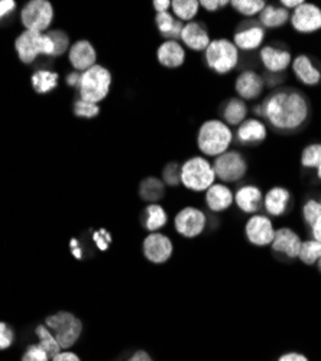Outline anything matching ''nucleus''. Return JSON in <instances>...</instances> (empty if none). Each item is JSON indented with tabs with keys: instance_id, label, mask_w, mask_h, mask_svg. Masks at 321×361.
I'll use <instances>...</instances> for the list:
<instances>
[{
	"instance_id": "31",
	"label": "nucleus",
	"mask_w": 321,
	"mask_h": 361,
	"mask_svg": "<svg viewBox=\"0 0 321 361\" xmlns=\"http://www.w3.org/2000/svg\"><path fill=\"white\" fill-rule=\"evenodd\" d=\"M168 223V216L165 209L159 204H150L145 208V219H143V227L148 231L157 233L162 227H165Z\"/></svg>"
},
{
	"instance_id": "15",
	"label": "nucleus",
	"mask_w": 321,
	"mask_h": 361,
	"mask_svg": "<svg viewBox=\"0 0 321 361\" xmlns=\"http://www.w3.org/2000/svg\"><path fill=\"white\" fill-rule=\"evenodd\" d=\"M301 245H303V240L294 230L282 227L275 230L271 247L275 253L282 255L288 259H298Z\"/></svg>"
},
{
	"instance_id": "34",
	"label": "nucleus",
	"mask_w": 321,
	"mask_h": 361,
	"mask_svg": "<svg viewBox=\"0 0 321 361\" xmlns=\"http://www.w3.org/2000/svg\"><path fill=\"white\" fill-rule=\"evenodd\" d=\"M301 165L307 169H315L318 179H321V143H311L303 149Z\"/></svg>"
},
{
	"instance_id": "14",
	"label": "nucleus",
	"mask_w": 321,
	"mask_h": 361,
	"mask_svg": "<svg viewBox=\"0 0 321 361\" xmlns=\"http://www.w3.org/2000/svg\"><path fill=\"white\" fill-rule=\"evenodd\" d=\"M260 63L269 74L279 75L293 64V55L288 49H282L274 45H265L259 51Z\"/></svg>"
},
{
	"instance_id": "32",
	"label": "nucleus",
	"mask_w": 321,
	"mask_h": 361,
	"mask_svg": "<svg viewBox=\"0 0 321 361\" xmlns=\"http://www.w3.org/2000/svg\"><path fill=\"white\" fill-rule=\"evenodd\" d=\"M172 13L181 22H193L200 9V2L197 0H174L171 2Z\"/></svg>"
},
{
	"instance_id": "27",
	"label": "nucleus",
	"mask_w": 321,
	"mask_h": 361,
	"mask_svg": "<svg viewBox=\"0 0 321 361\" xmlns=\"http://www.w3.org/2000/svg\"><path fill=\"white\" fill-rule=\"evenodd\" d=\"M155 23H157L159 34L166 41H177V39L181 38L184 23L181 20H178L175 16H172L169 12L157 13Z\"/></svg>"
},
{
	"instance_id": "49",
	"label": "nucleus",
	"mask_w": 321,
	"mask_h": 361,
	"mask_svg": "<svg viewBox=\"0 0 321 361\" xmlns=\"http://www.w3.org/2000/svg\"><path fill=\"white\" fill-rule=\"evenodd\" d=\"M154 5V8H155V11H157V13H164V12H168V9L171 8V2L169 0H155V2L152 4Z\"/></svg>"
},
{
	"instance_id": "10",
	"label": "nucleus",
	"mask_w": 321,
	"mask_h": 361,
	"mask_svg": "<svg viewBox=\"0 0 321 361\" xmlns=\"http://www.w3.org/2000/svg\"><path fill=\"white\" fill-rule=\"evenodd\" d=\"M291 26L298 34H314L321 29V9L314 4L304 2L293 11L289 18Z\"/></svg>"
},
{
	"instance_id": "44",
	"label": "nucleus",
	"mask_w": 321,
	"mask_h": 361,
	"mask_svg": "<svg viewBox=\"0 0 321 361\" xmlns=\"http://www.w3.org/2000/svg\"><path fill=\"white\" fill-rule=\"evenodd\" d=\"M93 238H95V242L97 243V246H99L100 250H106L107 246H109V243L111 242V237H110V234H109L106 230L96 231L95 235H93Z\"/></svg>"
},
{
	"instance_id": "40",
	"label": "nucleus",
	"mask_w": 321,
	"mask_h": 361,
	"mask_svg": "<svg viewBox=\"0 0 321 361\" xmlns=\"http://www.w3.org/2000/svg\"><path fill=\"white\" fill-rule=\"evenodd\" d=\"M100 113V107L99 104L95 103H89L84 102L81 99H78L74 104V114L77 117H83V118H93L96 116H99Z\"/></svg>"
},
{
	"instance_id": "50",
	"label": "nucleus",
	"mask_w": 321,
	"mask_h": 361,
	"mask_svg": "<svg viewBox=\"0 0 321 361\" xmlns=\"http://www.w3.org/2000/svg\"><path fill=\"white\" fill-rule=\"evenodd\" d=\"M281 6L282 8H285L286 11H289V9H297L300 5H303L304 4V0H281Z\"/></svg>"
},
{
	"instance_id": "47",
	"label": "nucleus",
	"mask_w": 321,
	"mask_h": 361,
	"mask_svg": "<svg viewBox=\"0 0 321 361\" xmlns=\"http://www.w3.org/2000/svg\"><path fill=\"white\" fill-rule=\"evenodd\" d=\"M278 361H308V358L300 353H288L281 355Z\"/></svg>"
},
{
	"instance_id": "22",
	"label": "nucleus",
	"mask_w": 321,
	"mask_h": 361,
	"mask_svg": "<svg viewBox=\"0 0 321 361\" xmlns=\"http://www.w3.org/2000/svg\"><path fill=\"white\" fill-rule=\"evenodd\" d=\"M235 204L246 214H256L264 205V194L256 185H243L235 194Z\"/></svg>"
},
{
	"instance_id": "42",
	"label": "nucleus",
	"mask_w": 321,
	"mask_h": 361,
	"mask_svg": "<svg viewBox=\"0 0 321 361\" xmlns=\"http://www.w3.org/2000/svg\"><path fill=\"white\" fill-rule=\"evenodd\" d=\"M13 344V331L5 322H0V350H8Z\"/></svg>"
},
{
	"instance_id": "16",
	"label": "nucleus",
	"mask_w": 321,
	"mask_h": 361,
	"mask_svg": "<svg viewBox=\"0 0 321 361\" xmlns=\"http://www.w3.org/2000/svg\"><path fill=\"white\" fill-rule=\"evenodd\" d=\"M235 90L242 100H256L265 90V78L255 71H243L235 81Z\"/></svg>"
},
{
	"instance_id": "28",
	"label": "nucleus",
	"mask_w": 321,
	"mask_h": 361,
	"mask_svg": "<svg viewBox=\"0 0 321 361\" xmlns=\"http://www.w3.org/2000/svg\"><path fill=\"white\" fill-rule=\"evenodd\" d=\"M291 13L282 6L267 5L259 13V25L267 29H279L289 22Z\"/></svg>"
},
{
	"instance_id": "2",
	"label": "nucleus",
	"mask_w": 321,
	"mask_h": 361,
	"mask_svg": "<svg viewBox=\"0 0 321 361\" xmlns=\"http://www.w3.org/2000/svg\"><path fill=\"white\" fill-rule=\"evenodd\" d=\"M233 142V132L223 120L212 118L204 122L197 135L198 149L204 155L217 158L227 152Z\"/></svg>"
},
{
	"instance_id": "41",
	"label": "nucleus",
	"mask_w": 321,
	"mask_h": 361,
	"mask_svg": "<svg viewBox=\"0 0 321 361\" xmlns=\"http://www.w3.org/2000/svg\"><path fill=\"white\" fill-rule=\"evenodd\" d=\"M22 361H51V358L40 344H32L26 348Z\"/></svg>"
},
{
	"instance_id": "4",
	"label": "nucleus",
	"mask_w": 321,
	"mask_h": 361,
	"mask_svg": "<svg viewBox=\"0 0 321 361\" xmlns=\"http://www.w3.org/2000/svg\"><path fill=\"white\" fill-rule=\"evenodd\" d=\"M216 180L213 165L202 157H194L181 165V184L195 192L207 191Z\"/></svg>"
},
{
	"instance_id": "20",
	"label": "nucleus",
	"mask_w": 321,
	"mask_h": 361,
	"mask_svg": "<svg viewBox=\"0 0 321 361\" xmlns=\"http://www.w3.org/2000/svg\"><path fill=\"white\" fill-rule=\"evenodd\" d=\"M268 137V128L258 117L246 118L242 125L238 126L236 139L243 145H259Z\"/></svg>"
},
{
	"instance_id": "12",
	"label": "nucleus",
	"mask_w": 321,
	"mask_h": 361,
	"mask_svg": "<svg viewBox=\"0 0 321 361\" xmlns=\"http://www.w3.org/2000/svg\"><path fill=\"white\" fill-rule=\"evenodd\" d=\"M245 233L250 245L256 247H265L271 246L275 235V228L269 217L264 214H253L246 221Z\"/></svg>"
},
{
	"instance_id": "3",
	"label": "nucleus",
	"mask_w": 321,
	"mask_h": 361,
	"mask_svg": "<svg viewBox=\"0 0 321 361\" xmlns=\"http://www.w3.org/2000/svg\"><path fill=\"white\" fill-rule=\"evenodd\" d=\"M207 67L219 75H226L239 64V49L230 39H212L207 49L204 51Z\"/></svg>"
},
{
	"instance_id": "25",
	"label": "nucleus",
	"mask_w": 321,
	"mask_h": 361,
	"mask_svg": "<svg viewBox=\"0 0 321 361\" xmlns=\"http://www.w3.org/2000/svg\"><path fill=\"white\" fill-rule=\"evenodd\" d=\"M291 202V192L285 187H272L264 197V207L272 217H281L286 213Z\"/></svg>"
},
{
	"instance_id": "18",
	"label": "nucleus",
	"mask_w": 321,
	"mask_h": 361,
	"mask_svg": "<svg viewBox=\"0 0 321 361\" xmlns=\"http://www.w3.org/2000/svg\"><path fill=\"white\" fill-rule=\"evenodd\" d=\"M296 78L308 87H315L321 82V70L314 63V59L305 54H301L293 59L291 64Z\"/></svg>"
},
{
	"instance_id": "9",
	"label": "nucleus",
	"mask_w": 321,
	"mask_h": 361,
	"mask_svg": "<svg viewBox=\"0 0 321 361\" xmlns=\"http://www.w3.org/2000/svg\"><path fill=\"white\" fill-rule=\"evenodd\" d=\"M54 19L52 5L47 0H32L25 5L20 13V20L26 31L44 34Z\"/></svg>"
},
{
	"instance_id": "30",
	"label": "nucleus",
	"mask_w": 321,
	"mask_h": 361,
	"mask_svg": "<svg viewBox=\"0 0 321 361\" xmlns=\"http://www.w3.org/2000/svg\"><path fill=\"white\" fill-rule=\"evenodd\" d=\"M165 194V184L162 179L157 176H148L145 178L139 185V197L143 201H148L151 204H155V201H159Z\"/></svg>"
},
{
	"instance_id": "5",
	"label": "nucleus",
	"mask_w": 321,
	"mask_h": 361,
	"mask_svg": "<svg viewBox=\"0 0 321 361\" xmlns=\"http://www.w3.org/2000/svg\"><path fill=\"white\" fill-rule=\"evenodd\" d=\"M110 85H111V74L107 68L103 66H95L84 71L81 74V81H80V99L89 103H100L103 102L109 92H110Z\"/></svg>"
},
{
	"instance_id": "43",
	"label": "nucleus",
	"mask_w": 321,
	"mask_h": 361,
	"mask_svg": "<svg viewBox=\"0 0 321 361\" xmlns=\"http://www.w3.org/2000/svg\"><path fill=\"white\" fill-rule=\"evenodd\" d=\"M229 5V0H202V2H200V6L209 12H217Z\"/></svg>"
},
{
	"instance_id": "37",
	"label": "nucleus",
	"mask_w": 321,
	"mask_h": 361,
	"mask_svg": "<svg viewBox=\"0 0 321 361\" xmlns=\"http://www.w3.org/2000/svg\"><path fill=\"white\" fill-rule=\"evenodd\" d=\"M298 259L304 264H317V262L321 259V242H317V240H307V242H303Z\"/></svg>"
},
{
	"instance_id": "53",
	"label": "nucleus",
	"mask_w": 321,
	"mask_h": 361,
	"mask_svg": "<svg viewBox=\"0 0 321 361\" xmlns=\"http://www.w3.org/2000/svg\"><path fill=\"white\" fill-rule=\"evenodd\" d=\"M317 266H318V272L321 274V259L317 262Z\"/></svg>"
},
{
	"instance_id": "52",
	"label": "nucleus",
	"mask_w": 321,
	"mask_h": 361,
	"mask_svg": "<svg viewBox=\"0 0 321 361\" xmlns=\"http://www.w3.org/2000/svg\"><path fill=\"white\" fill-rule=\"evenodd\" d=\"M71 247H73V253H74V256H75L77 259H81V256H83V252H81V249H78V243H77V240H71Z\"/></svg>"
},
{
	"instance_id": "21",
	"label": "nucleus",
	"mask_w": 321,
	"mask_h": 361,
	"mask_svg": "<svg viewBox=\"0 0 321 361\" xmlns=\"http://www.w3.org/2000/svg\"><path fill=\"white\" fill-rule=\"evenodd\" d=\"M68 58H70L71 66L77 70V73L80 71L84 73L96 66L97 55H96L95 47L89 41H78L71 47Z\"/></svg>"
},
{
	"instance_id": "7",
	"label": "nucleus",
	"mask_w": 321,
	"mask_h": 361,
	"mask_svg": "<svg viewBox=\"0 0 321 361\" xmlns=\"http://www.w3.org/2000/svg\"><path fill=\"white\" fill-rule=\"evenodd\" d=\"M18 56L23 64H31L40 55H52L54 47L47 34L25 31L15 42Z\"/></svg>"
},
{
	"instance_id": "23",
	"label": "nucleus",
	"mask_w": 321,
	"mask_h": 361,
	"mask_svg": "<svg viewBox=\"0 0 321 361\" xmlns=\"http://www.w3.org/2000/svg\"><path fill=\"white\" fill-rule=\"evenodd\" d=\"M186 51L177 41H165L158 47V63L166 68H178L186 63Z\"/></svg>"
},
{
	"instance_id": "6",
	"label": "nucleus",
	"mask_w": 321,
	"mask_h": 361,
	"mask_svg": "<svg viewBox=\"0 0 321 361\" xmlns=\"http://www.w3.org/2000/svg\"><path fill=\"white\" fill-rule=\"evenodd\" d=\"M45 325L54 334L61 350L71 348L83 333L81 321L74 314L66 311H60L47 317Z\"/></svg>"
},
{
	"instance_id": "35",
	"label": "nucleus",
	"mask_w": 321,
	"mask_h": 361,
	"mask_svg": "<svg viewBox=\"0 0 321 361\" xmlns=\"http://www.w3.org/2000/svg\"><path fill=\"white\" fill-rule=\"evenodd\" d=\"M35 334L38 337V344L45 350L48 357L52 360L56 354H60L63 350L55 340L54 334L47 328V325H38L35 329Z\"/></svg>"
},
{
	"instance_id": "45",
	"label": "nucleus",
	"mask_w": 321,
	"mask_h": 361,
	"mask_svg": "<svg viewBox=\"0 0 321 361\" xmlns=\"http://www.w3.org/2000/svg\"><path fill=\"white\" fill-rule=\"evenodd\" d=\"M16 8V4L13 0H2L0 2V20H2L5 16L11 15Z\"/></svg>"
},
{
	"instance_id": "29",
	"label": "nucleus",
	"mask_w": 321,
	"mask_h": 361,
	"mask_svg": "<svg viewBox=\"0 0 321 361\" xmlns=\"http://www.w3.org/2000/svg\"><path fill=\"white\" fill-rule=\"evenodd\" d=\"M303 219L311 228L314 240L321 242V201L314 198L308 200L303 207Z\"/></svg>"
},
{
	"instance_id": "1",
	"label": "nucleus",
	"mask_w": 321,
	"mask_h": 361,
	"mask_svg": "<svg viewBox=\"0 0 321 361\" xmlns=\"http://www.w3.org/2000/svg\"><path fill=\"white\" fill-rule=\"evenodd\" d=\"M262 106V117L279 132H296L310 117L307 97L294 88H281L268 96Z\"/></svg>"
},
{
	"instance_id": "48",
	"label": "nucleus",
	"mask_w": 321,
	"mask_h": 361,
	"mask_svg": "<svg viewBox=\"0 0 321 361\" xmlns=\"http://www.w3.org/2000/svg\"><path fill=\"white\" fill-rule=\"evenodd\" d=\"M128 361H154V360H152V357L147 351L139 350Z\"/></svg>"
},
{
	"instance_id": "17",
	"label": "nucleus",
	"mask_w": 321,
	"mask_h": 361,
	"mask_svg": "<svg viewBox=\"0 0 321 361\" xmlns=\"http://www.w3.org/2000/svg\"><path fill=\"white\" fill-rule=\"evenodd\" d=\"M267 37L265 29L259 23H249L241 26L233 37V44L242 51H255L262 48Z\"/></svg>"
},
{
	"instance_id": "19",
	"label": "nucleus",
	"mask_w": 321,
	"mask_h": 361,
	"mask_svg": "<svg viewBox=\"0 0 321 361\" xmlns=\"http://www.w3.org/2000/svg\"><path fill=\"white\" fill-rule=\"evenodd\" d=\"M184 45L193 51H206L207 47L212 42L210 34L207 31V27L204 26L201 22H188L184 25L181 38H180Z\"/></svg>"
},
{
	"instance_id": "8",
	"label": "nucleus",
	"mask_w": 321,
	"mask_h": 361,
	"mask_svg": "<svg viewBox=\"0 0 321 361\" xmlns=\"http://www.w3.org/2000/svg\"><path fill=\"white\" fill-rule=\"evenodd\" d=\"M213 169L222 183H238L248 172V162L238 150H227L214 159Z\"/></svg>"
},
{
	"instance_id": "46",
	"label": "nucleus",
	"mask_w": 321,
	"mask_h": 361,
	"mask_svg": "<svg viewBox=\"0 0 321 361\" xmlns=\"http://www.w3.org/2000/svg\"><path fill=\"white\" fill-rule=\"evenodd\" d=\"M51 361H81L80 357L71 351H61L60 354H56Z\"/></svg>"
},
{
	"instance_id": "24",
	"label": "nucleus",
	"mask_w": 321,
	"mask_h": 361,
	"mask_svg": "<svg viewBox=\"0 0 321 361\" xmlns=\"http://www.w3.org/2000/svg\"><path fill=\"white\" fill-rule=\"evenodd\" d=\"M235 202V194L224 184H213L206 191V204L213 213H223Z\"/></svg>"
},
{
	"instance_id": "39",
	"label": "nucleus",
	"mask_w": 321,
	"mask_h": 361,
	"mask_svg": "<svg viewBox=\"0 0 321 361\" xmlns=\"http://www.w3.org/2000/svg\"><path fill=\"white\" fill-rule=\"evenodd\" d=\"M162 183L169 187H177L181 184V166L177 162H171L164 168Z\"/></svg>"
},
{
	"instance_id": "26",
	"label": "nucleus",
	"mask_w": 321,
	"mask_h": 361,
	"mask_svg": "<svg viewBox=\"0 0 321 361\" xmlns=\"http://www.w3.org/2000/svg\"><path fill=\"white\" fill-rule=\"evenodd\" d=\"M248 104L245 100L236 97V99H230L224 103L222 116L224 123L230 126H239L242 125L245 120L248 118Z\"/></svg>"
},
{
	"instance_id": "11",
	"label": "nucleus",
	"mask_w": 321,
	"mask_h": 361,
	"mask_svg": "<svg viewBox=\"0 0 321 361\" xmlns=\"http://www.w3.org/2000/svg\"><path fill=\"white\" fill-rule=\"evenodd\" d=\"M174 224L178 234L187 238H194L200 235L204 231V228H206L207 219H206V214H204L200 208L186 207L177 216H175Z\"/></svg>"
},
{
	"instance_id": "13",
	"label": "nucleus",
	"mask_w": 321,
	"mask_h": 361,
	"mask_svg": "<svg viewBox=\"0 0 321 361\" xmlns=\"http://www.w3.org/2000/svg\"><path fill=\"white\" fill-rule=\"evenodd\" d=\"M172 253V242L165 234L151 233L143 240V255L151 263L162 264L171 259Z\"/></svg>"
},
{
	"instance_id": "38",
	"label": "nucleus",
	"mask_w": 321,
	"mask_h": 361,
	"mask_svg": "<svg viewBox=\"0 0 321 361\" xmlns=\"http://www.w3.org/2000/svg\"><path fill=\"white\" fill-rule=\"evenodd\" d=\"M47 35L51 39L52 47H54V51H52L51 56H60L68 49L70 39L63 31H49Z\"/></svg>"
},
{
	"instance_id": "33",
	"label": "nucleus",
	"mask_w": 321,
	"mask_h": 361,
	"mask_svg": "<svg viewBox=\"0 0 321 361\" xmlns=\"http://www.w3.org/2000/svg\"><path fill=\"white\" fill-rule=\"evenodd\" d=\"M32 87L37 93L40 94H47L51 93L52 90L56 88L58 85V74L48 71V70H41L37 71L32 78H31Z\"/></svg>"
},
{
	"instance_id": "36",
	"label": "nucleus",
	"mask_w": 321,
	"mask_h": 361,
	"mask_svg": "<svg viewBox=\"0 0 321 361\" xmlns=\"http://www.w3.org/2000/svg\"><path fill=\"white\" fill-rule=\"evenodd\" d=\"M268 4L264 2V0H231L230 6L235 9L238 13L252 18V16H259V13L264 11V8Z\"/></svg>"
},
{
	"instance_id": "51",
	"label": "nucleus",
	"mask_w": 321,
	"mask_h": 361,
	"mask_svg": "<svg viewBox=\"0 0 321 361\" xmlns=\"http://www.w3.org/2000/svg\"><path fill=\"white\" fill-rule=\"evenodd\" d=\"M80 81H81V74H80V73H71V74H68V77H67L68 85L80 87Z\"/></svg>"
}]
</instances>
